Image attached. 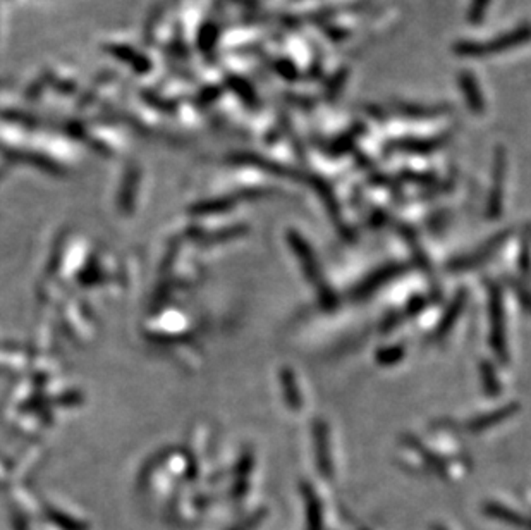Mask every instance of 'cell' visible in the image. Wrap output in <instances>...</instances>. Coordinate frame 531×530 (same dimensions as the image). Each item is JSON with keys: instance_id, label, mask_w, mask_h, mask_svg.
<instances>
[{"instance_id": "1", "label": "cell", "mask_w": 531, "mask_h": 530, "mask_svg": "<svg viewBox=\"0 0 531 530\" xmlns=\"http://www.w3.org/2000/svg\"><path fill=\"white\" fill-rule=\"evenodd\" d=\"M531 36L530 28H520V30H514L508 33V35H502L499 38L487 40V42H463L456 47V52L459 55H488V53H499L508 51L510 47H516L522 42H526Z\"/></svg>"}, {"instance_id": "2", "label": "cell", "mask_w": 531, "mask_h": 530, "mask_svg": "<svg viewBox=\"0 0 531 530\" xmlns=\"http://www.w3.org/2000/svg\"><path fill=\"white\" fill-rule=\"evenodd\" d=\"M394 110L397 114L404 117H439L442 114H447L449 107L447 105H417V104H397L394 105Z\"/></svg>"}, {"instance_id": "3", "label": "cell", "mask_w": 531, "mask_h": 530, "mask_svg": "<svg viewBox=\"0 0 531 530\" xmlns=\"http://www.w3.org/2000/svg\"><path fill=\"white\" fill-rule=\"evenodd\" d=\"M459 86L463 95L466 97L469 107L475 112H481L483 110V97H481L480 90L476 88V80L471 76V73H461Z\"/></svg>"}, {"instance_id": "4", "label": "cell", "mask_w": 531, "mask_h": 530, "mask_svg": "<svg viewBox=\"0 0 531 530\" xmlns=\"http://www.w3.org/2000/svg\"><path fill=\"white\" fill-rule=\"evenodd\" d=\"M442 139H404V142H397V149L406 152H431L439 149L442 145Z\"/></svg>"}, {"instance_id": "5", "label": "cell", "mask_w": 531, "mask_h": 530, "mask_svg": "<svg viewBox=\"0 0 531 530\" xmlns=\"http://www.w3.org/2000/svg\"><path fill=\"white\" fill-rule=\"evenodd\" d=\"M488 0H473V7L469 11V21L480 23L483 19V12L487 9Z\"/></svg>"}]
</instances>
